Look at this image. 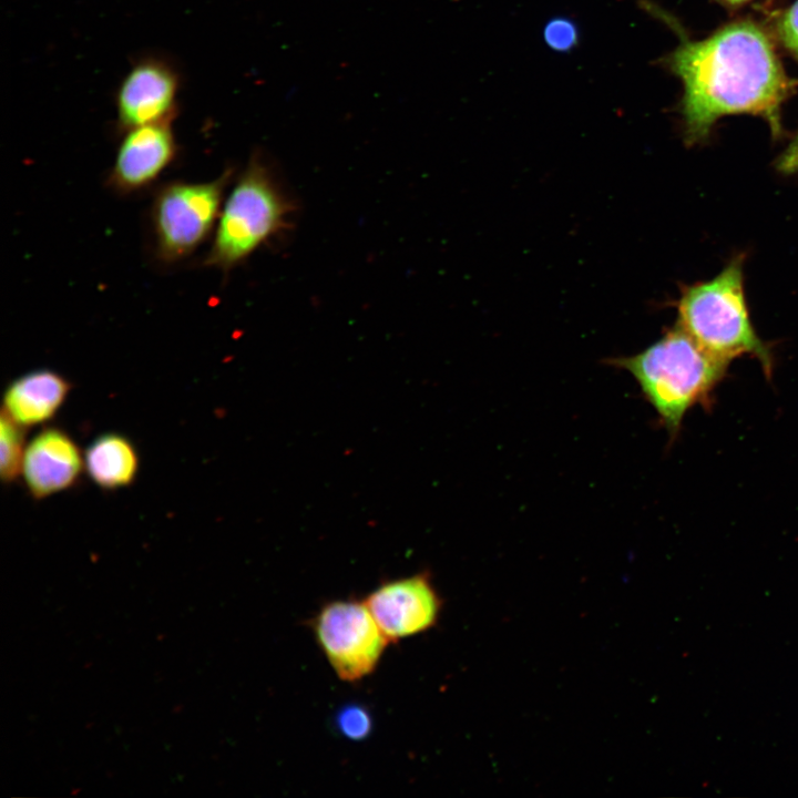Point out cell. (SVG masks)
Wrapping results in <instances>:
<instances>
[{
	"mask_svg": "<svg viewBox=\"0 0 798 798\" xmlns=\"http://www.w3.org/2000/svg\"><path fill=\"white\" fill-rule=\"evenodd\" d=\"M684 88L685 141L705 140L715 122L729 114L764 117L775 136L781 134L780 105L789 81L761 29L741 21L702 41H684L667 59Z\"/></svg>",
	"mask_w": 798,
	"mask_h": 798,
	"instance_id": "obj_1",
	"label": "cell"
},
{
	"mask_svg": "<svg viewBox=\"0 0 798 798\" xmlns=\"http://www.w3.org/2000/svg\"><path fill=\"white\" fill-rule=\"evenodd\" d=\"M610 362L634 377L671 437L689 409L708 401L729 365L706 352L677 324L641 352Z\"/></svg>",
	"mask_w": 798,
	"mask_h": 798,
	"instance_id": "obj_2",
	"label": "cell"
},
{
	"mask_svg": "<svg viewBox=\"0 0 798 798\" xmlns=\"http://www.w3.org/2000/svg\"><path fill=\"white\" fill-rule=\"evenodd\" d=\"M706 352L730 364L756 358L767 377L774 357L751 323L744 288V257H733L712 279L684 286L677 300V323Z\"/></svg>",
	"mask_w": 798,
	"mask_h": 798,
	"instance_id": "obj_3",
	"label": "cell"
},
{
	"mask_svg": "<svg viewBox=\"0 0 798 798\" xmlns=\"http://www.w3.org/2000/svg\"><path fill=\"white\" fill-rule=\"evenodd\" d=\"M293 203L259 155H253L222 205L202 266L225 275L288 224Z\"/></svg>",
	"mask_w": 798,
	"mask_h": 798,
	"instance_id": "obj_4",
	"label": "cell"
},
{
	"mask_svg": "<svg viewBox=\"0 0 798 798\" xmlns=\"http://www.w3.org/2000/svg\"><path fill=\"white\" fill-rule=\"evenodd\" d=\"M234 170L205 182L174 180L160 185L147 213L149 246L160 266L192 256L213 236Z\"/></svg>",
	"mask_w": 798,
	"mask_h": 798,
	"instance_id": "obj_5",
	"label": "cell"
},
{
	"mask_svg": "<svg viewBox=\"0 0 798 798\" xmlns=\"http://www.w3.org/2000/svg\"><path fill=\"white\" fill-rule=\"evenodd\" d=\"M311 627L329 665L348 683L370 675L390 643L364 601L327 603L313 620Z\"/></svg>",
	"mask_w": 798,
	"mask_h": 798,
	"instance_id": "obj_6",
	"label": "cell"
},
{
	"mask_svg": "<svg viewBox=\"0 0 798 798\" xmlns=\"http://www.w3.org/2000/svg\"><path fill=\"white\" fill-rule=\"evenodd\" d=\"M364 602L389 642L432 628L442 611V598L426 572L382 583Z\"/></svg>",
	"mask_w": 798,
	"mask_h": 798,
	"instance_id": "obj_7",
	"label": "cell"
},
{
	"mask_svg": "<svg viewBox=\"0 0 798 798\" xmlns=\"http://www.w3.org/2000/svg\"><path fill=\"white\" fill-rule=\"evenodd\" d=\"M177 153L171 122L130 129L119 144L105 186L120 196L142 193L157 182Z\"/></svg>",
	"mask_w": 798,
	"mask_h": 798,
	"instance_id": "obj_8",
	"label": "cell"
},
{
	"mask_svg": "<svg viewBox=\"0 0 798 798\" xmlns=\"http://www.w3.org/2000/svg\"><path fill=\"white\" fill-rule=\"evenodd\" d=\"M178 78L166 62L146 59L127 72L116 93L117 126L130 129L171 122L176 112Z\"/></svg>",
	"mask_w": 798,
	"mask_h": 798,
	"instance_id": "obj_9",
	"label": "cell"
},
{
	"mask_svg": "<svg viewBox=\"0 0 798 798\" xmlns=\"http://www.w3.org/2000/svg\"><path fill=\"white\" fill-rule=\"evenodd\" d=\"M84 469V453L64 430L49 427L28 443L21 475L32 498L45 499L73 487Z\"/></svg>",
	"mask_w": 798,
	"mask_h": 798,
	"instance_id": "obj_10",
	"label": "cell"
},
{
	"mask_svg": "<svg viewBox=\"0 0 798 798\" xmlns=\"http://www.w3.org/2000/svg\"><path fill=\"white\" fill-rule=\"evenodd\" d=\"M71 390L61 374L42 368L12 380L3 393V410L14 422L29 428L51 420L65 402Z\"/></svg>",
	"mask_w": 798,
	"mask_h": 798,
	"instance_id": "obj_11",
	"label": "cell"
},
{
	"mask_svg": "<svg viewBox=\"0 0 798 798\" xmlns=\"http://www.w3.org/2000/svg\"><path fill=\"white\" fill-rule=\"evenodd\" d=\"M139 466L140 459L133 442L116 432L96 437L84 452V470L104 490L131 485L137 475Z\"/></svg>",
	"mask_w": 798,
	"mask_h": 798,
	"instance_id": "obj_12",
	"label": "cell"
},
{
	"mask_svg": "<svg viewBox=\"0 0 798 798\" xmlns=\"http://www.w3.org/2000/svg\"><path fill=\"white\" fill-rule=\"evenodd\" d=\"M24 429L2 412L0 422V475L6 483L13 482L21 474L27 448Z\"/></svg>",
	"mask_w": 798,
	"mask_h": 798,
	"instance_id": "obj_13",
	"label": "cell"
},
{
	"mask_svg": "<svg viewBox=\"0 0 798 798\" xmlns=\"http://www.w3.org/2000/svg\"><path fill=\"white\" fill-rule=\"evenodd\" d=\"M778 31L784 45L798 61V0L782 14ZM777 167L785 173L798 171V132L778 160Z\"/></svg>",
	"mask_w": 798,
	"mask_h": 798,
	"instance_id": "obj_14",
	"label": "cell"
},
{
	"mask_svg": "<svg viewBox=\"0 0 798 798\" xmlns=\"http://www.w3.org/2000/svg\"><path fill=\"white\" fill-rule=\"evenodd\" d=\"M542 35L552 51L567 53L580 42V28L571 17L555 16L546 21Z\"/></svg>",
	"mask_w": 798,
	"mask_h": 798,
	"instance_id": "obj_15",
	"label": "cell"
},
{
	"mask_svg": "<svg viewBox=\"0 0 798 798\" xmlns=\"http://www.w3.org/2000/svg\"><path fill=\"white\" fill-rule=\"evenodd\" d=\"M336 725L345 737L359 740L370 734L372 723L369 713L364 707L351 705L338 713Z\"/></svg>",
	"mask_w": 798,
	"mask_h": 798,
	"instance_id": "obj_16",
	"label": "cell"
},
{
	"mask_svg": "<svg viewBox=\"0 0 798 798\" xmlns=\"http://www.w3.org/2000/svg\"><path fill=\"white\" fill-rule=\"evenodd\" d=\"M724 1L727 3H732V4H738V3H741V2H745L748 0H724Z\"/></svg>",
	"mask_w": 798,
	"mask_h": 798,
	"instance_id": "obj_17",
	"label": "cell"
}]
</instances>
